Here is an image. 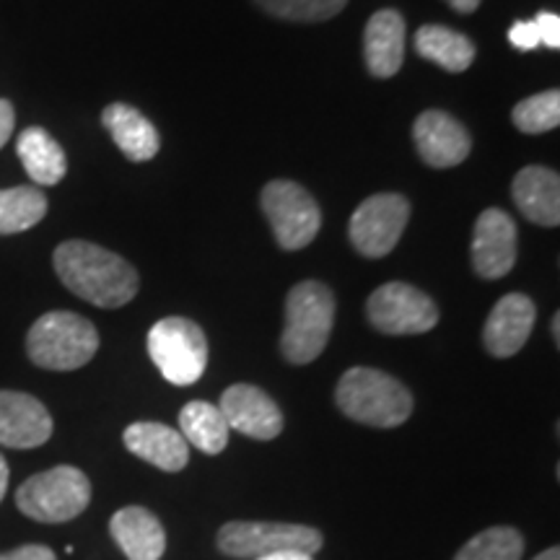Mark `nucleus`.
Instances as JSON below:
<instances>
[{"mask_svg": "<svg viewBox=\"0 0 560 560\" xmlns=\"http://www.w3.org/2000/svg\"><path fill=\"white\" fill-rule=\"evenodd\" d=\"M516 208L537 226L556 229L560 223V177L548 166H524L511 185Z\"/></svg>", "mask_w": 560, "mask_h": 560, "instance_id": "18", "label": "nucleus"}, {"mask_svg": "<svg viewBox=\"0 0 560 560\" xmlns=\"http://www.w3.org/2000/svg\"><path fill=\"white\" fill-rule=\"evenodd\" d=\"M100 332L75 312H47L26 335V353L34 366L47 371H75L94 359Z\"/></svg>", "mask_w": 560, "mask_h": 560, "instance_id": "4", "label": "nucleus"}, {"mask_svg": "<svg viewBox=\"0 0 560 560\" xmlns=\"http://www.w3.org/2000/svg\"><path fill=\"white\" fill-rule=\"evenodd\" d=\"M47 215V198L37 187L0 190V234L30 231Z\"/></svg>", "mask_w": 560, "mask_h": 560, "instance_id": "24", "label": "nucleus"}, {"mask_svg": "<svg viewBox=\"0 0 560 560\" xmlns=\"http://www.w3.org/2000/svg\"><path fill=\"white\" fill-rule=\"evenodd\" d=\"M9 462H5L3 454H0V501H3L5 490H9Z\"/></svg>", "mask_w": 560, "mask_h": 560, "instance_id": "34", "label": "nucleus"}, {"mask_svg": "<svg viewBox=\"0 0 560 560\" xmlns=\"http://www.w3.org/2000/svg\"><path fill=\"white\" fill-rule=\"evenodd\" d=\"M16 151L34 185L52 187L66 177L68 159L62 145L45 128H26L16 140Z\"/></svg>", "mask_w": 560, "mask_h": 560, "instance_id": "21", "label": "nucleus"}, {"mask_svg": "<svg viewBox=\"0 0 560 560\" xmlns=\"http://www.w3.org/2000/svg\"><path fill=\"white\" fill-rule=\"evenodd\" d=\"M179 433L202 454H221L229 444L231 429L219 405L192 400L179 412Z\"/></svg>", "mask_w": 560, "mask_h": 560, "instance_id": "23", "label": "nucleus"}, {"mask_svg": "<svg viewBox=\"0 0 560 560\" xmlns=\"http://www.w3.org/2000/svg\"><path fill=\"white\" fill-rule=\"evenodd\" d=\"M91 482L79 467L60 465L32 475L16 490V506L24 516L42 524H62L86 511Z\"/></svg>", "mask_w": 560, "mask_h": 560, "instance_id": "5", "label": "nucleus"}, {"mask_svg": "<svg viewBox=\"0 0 560 560\" xmlns=\"http://www.w3.org/2000/svg\"><path fill=\"white\" fill-rule=\"evenodd\" d=\"M509 42L522 52H532L540 47V34H537L535 21H516L509 30Z\"/></svg>", "mask_w": 560, "mask_h": 560, "instance_id": "28", "label": "nucleus"}, {"mask_svg": "<svg viewBox=\"0 0 560 560\" xmlns=\"http://www.w3.org/2000/svg\"><path fill=\"white\" fill-rule=\"evenodd\" d=\"M363 60L376 79L400 73L405 60V19L400 11L382 9L369 19L363 30Z\"/></svg>", "mask_w": 560, "mask_h": 560, "instance_id": "16", "label": "nucleus"}, {"mask_svg": "<svg viewBox=\"0 0 560 560\" xmlns=\"http://www.w3.org/2000/svg\"><path fill=\"white\" fill-rule=\"evenodd\" d=\"M410 219V202L397 192L371 195L350 215V242L363 257L380 260L400 242Z\"/></svg>", "mask_w": 560, "mask_h": 560, "instance_id": "9", "label": "nucleus"}, {"mask_svg": "<svg viewBox=\"0 0 560 560\" xmlns=\"http://www.w3.org/2000/svg\"><path fill=\"white\" fill-rule=\"evenodd\" d=\"M260 206L268 215L280 249H304L317 240L322 210L310 190L291 179H272L265 185Z\"/></svg>", "mask_w": 560, "mask_h": 560, "instance_id": "8", "label": "nucleus"}, {"mask_svg": "<svg viewBox=\"0 0 560 560\" xmlns=\"http://www.w3.org/2000/svg\"><path fill=\"white\" fill-rule=\"evenodd\" d=\"M416 50L420 58L436 62L450 73H465L475 62V45L465 34L441 24H425L416 34Z\"/></svg>", "mask_w": 560, "mask_h": 560, "instance_id": "22", "label": "nucleus"}, {"mask_svg": "<svg viewBox=\"0 0 560 560\" xmlns=\"http://www.w3.org/2000/svg\"><path fill=\"white\" fill-rule=\"evenodd\" d=\"M255 560H314V556H306V552H276V556H265Z\"/></svg>", "mask_w": 560, "mask_h": 560, "instance_id": "33", "label": "nucleus"}, {"mask_svg": "<svg viewBox=\"0 0 560 560\" xmlns=\"http://www.w3.org/2000/svg\"><path fill=\"white\" fill-rule=\"evenodd\" d=\"M219 410L226 418L231 431L257 441H270L283 431V412L276 400L252 384H234L221 395Z\"/></svg>", "mask_w": 560, "mask_h": 560, "instance_id": "12", "label": "nucleus"}, {"mask_svg": "<svg viewBox=\"0 0 560 560\" xmlns=\"http://www.w3.org/2000/svg\"><path fill=\"white\" fill-rule=\"evenodd\" d=\"M535 21L537 26V34H540V45L548 47V50H558L560 47V16L558 13H550V11H542L537 13Z\"/></svg>", "mask_w": 560, "mask_h": 560, "instance_id": "29", "label": "nucleus"}, {"mask_svg": "<svg viewBox=\"0 0 560 560\" xmlns=\"http://www.w3.org/2000/svg\"><path fill=\"white\" fill-rule=\"evenodd\" d=\"M535 304L524 293H506L499 304L493 306L482 330L486 350L495 359H511L529 340L532 327H535Z\"/></svg>", "mask_w": 560, "mask_h": 560, "instance_id": "15", "label": "nucleus"}, {"mask_svg": "<svg viewBox=\"0 0 560 560\" xmlns=\"http://www.w3.org/2000/svg\"><path fill=\"white\" fill-rule=\"evenodd\" d=\"M325 545L319 529L306 524L229 522L219 532V550L229 558H265L276 552L317 556Z\"/></svg>", "mask_w": 560, "mask_h": 560, "instance_id": "7", "label": "nucleus"}, {"mask_svg": "<svg viewBox=\"0 0 560 560\" xmlns=\"http://www.w3.org/2000/svg\"><path fill=\"white\" fill-rule=\"evenodd\" d=\"M457 13H475L480 9V0H446Z\"/></svg>", "mask_w": 560, "mask_h": 560, "instance_id": "32", "label": "nucleus"}, {"mask_svg": "<svg viewBox=\"0 0 560 560\" xmlns=\"http://www.w3.org/2000/svg\"><path fill=\"white\" fill-rule=\"evenodd\" d=\"M332 291L319 280L293 285L285 299V330L280 335V353L289 363L304 366L319 359L335 325Z\"/></svg>", "mask_w": 560, "mask_h": 560, "instance_id": "3", "label": "nucleus"}, {"mask_svg": "<svg viewBox=\"0 0 560 560\" xmlns=\"http://www.w3.org/2000/svg\"><path fill=\"white\" fill-rule=\"evenodd\" d=\"M52 436V416L26 392L0 389V446L37 450Z\"/></svg>", "mask_w": 560, "mask_h": 560, "instance_id": "14", "label": "nucleus"}, {"mask_svg": "<svg viewBox=\"0 0 560 560\" xmlns=\"http://www.w3.org/2000/svg\"><path fill=\"white\" fill-rule=\"evenodd\" d=\"M532 560H560V550H558V548H550V550L540 552V556L532 558Z\"/></svg>", "mask_w": 560, "mask_h": 560, "instance_id": "35", "label": "nucleus"}, {"mask_svg": "<svg viewBox=\"0 0 560 560\" xmlns=\"http://www.w3.org/2000/svg\"><path fill=\"white\" fill-rule=\"evenodd\" d=\"M412 138H416L420 159L433 170L459 166L472 151L470 132L465 130V125L439 109H429L418 117L412 125Z\"/></svg>", "mask_w": 560, "mask_h": 560, "instance_id": "13", "label": "nucleus"}, {"mask_svg": "<svg viewBox=\"0 0 560 560\" xmlns=\"http://www.w3.org/2000/svg\"><path fill=\"white\" fill-rule=\"evenodd\" d=\"M335 400L342 416L374 429H397L412 412V395L402 382L380 369L355 366L340 376Z\"/></svg>", "mask_w": 560, "mask_h": 560, "instance_id": "2", "label": "nucleus"}, {"mask_svg": "<svg viewBox=\"0 0 560 560\" xmlns=\"http://www.w3.org/2000/svg\"><path fill=\"white\" fill-rule=\"evenodd\" d=\"M524 537L514 527H490L462 545L454 560H522Z\"/></svg>", "mask_w": 560, "mask_h": 560, "instance_id": "25", "label": "nucleus"}, {"mask_svg": "<svg viewBox=\"0 0 560 560\" xmlns=\"http://www.w3.org/2000/svg\"><path fill=\"white\" fill-rule=\"evenodd\" d=\"M255 3L276 19L314 24V21L338 16L348 5V0H255Z\"/></svg>", "mask_w": 560, "mask_h": 560, "instance_id": "27", "label": "nucleus"}, {"mask_svg": "<svg viewBox=\"0 0 560 560\" xmlns=\"http://www.w3.org/2000/svg\"><path fill=\"white\" fill-rule=\"evenodd\" d=\"M104 128L109 130L112 140L117 143L130 161H151L161 149L159 132L153 128L149 117H143L130 104L115 102L102 112Z\"/></svg>", "mask_w": 560, "mask_h": 560, "instance_id": "20", "label": "nucleus"}, {"mask_svg": "<svg viewBox=\"0 0 560 560\" xmlns=\"http://www.w3.org/2000/svg\"><path fill=\"white\" fill-rule=\"evenodd\" d=\"M13 125H16V112L9 100H0V149L9 143L13 136Z\"/></svg>", "mask_w": 560, "mask_h": 560, "instance_id": "31", "label": "nucleus"}, {"mask_svg": "<svg viewBox=\"0 0 560 560\" xmlns=\"http://www.w3.org/2000/svg\"><path fill=\"white\" fill-rule=\"evenodd\" d=\"M366 317L384 335H423L436 327L439 310L416 285L395 280L371 293Z\"/></svg>", "mask_w": 560, "mask_h": 560, "instance_id": "10", "label": "nucleus"}, {"mask_svg": "<svg viewBox=\"0 0 560 560\" xmlns=\"http://www.w3.org/2000/svg\"><path fill=\"white\" fill-rule=\"evenodd\" d=\"M0 560H58L55 552L45 545H21L11 552H0Z\"/></svg>", "mask_w": 560, "mask_h": 560, "instance_id": "30", "label": "nucleus"}, {"mask_svg": "<svg viewBox=\"0 0 560 560\" xmlns=\"http://www.w3.org/2000/svg\"><path fill=\"white\" fill-rule=\"evenodd\" d=\"M552 340L560 342V314H552Z\"/></svg>", "mask_w": 560, "mask_h": 560, "instance_id": "36", "label": "nucleus"}, {"mask_svg": "<svg viewBox=\"0 0 560 560\" xmlns=\"http://www.w3.org/2000/svg\"><path fill=\"white\" fill-rule=\"evenodd\" d=\"M122 441L130 454H136V457L164 472L185 470L187 462H190V444L177 429H170L164 423L140 420V423L125 429Z\"/></svg>", "mask_w": 560, "mask_h": 560, "instance_id": "17", "label": "nucleus"}, {"mask_svg": "<svg viewBox=\"0 0 560 560\" xmlns=\"http://www.w3.org/2000/svg\"><path fill=\"white\" fill-rule=\"evenodd\" d=\"M149 355L166 382L190 387L206 374L208 366L206 332L192 319H161L149 332Z\"/></svg>", "mask_w": 560, "mask_h": 560, "instance_id": "6", "label": "nucleus"}, {"mask_svg": "<svg viewBox=\"0 0 560 560\" xmlns=\"http://www.w3.org/2000/svg\"><path fill=\"white\" fill-rule=\"evenodd\" d=\"M52 262L62 285L100 310H120L138 293V270L94 242H62Z\"/></svg>", "mask_w": 560, "mask_h": 560, "instance_id": "1", "label": "nucleus"}, {"mask_svg": "<svg viewBox=\"0 0 560 560\" xmlns=\"http://www.w3.org/2000/svg\"><path fill=\"white\" fill-rule=\"evenodd\" d=\"M514 125L527 136H540V132H550L560 125V91L550 89L542 94L527 96L511 112Z\"/></svg>", "mask_w": 560, "mask_h": 560, "instance_id": "26", "label": "nucleus"}, {"mask_svg": "<svg viewBox=\"0 0 560 560\" xmlns=\"http://www.w3.org/2000/svg\"><path fill=\"white\" fill-rule=\"evenodd\" d=\"M109 532L130 560H159L166 550L164 527L149 509H120L109 522Z\"/></svg>", "mask_w": 560, "mask_h": 560, "instance_id": "19", "label": "nucleus"}, {"mask_svg": "<svg viewBox=\"0 0 560 560\" xmlns=\"http://www.w3.org/2000/svg\"><path fill=\"white\" fill-rule=\"evenodd\" d=\"M516 223L501 208L482 210L472 234V268L480 278L499 280L514 270Z\"/></svg>", "mask_w": 560, "mask_h": 560, "instance_id": "11", "label": "nucleus"}]
</instances>
